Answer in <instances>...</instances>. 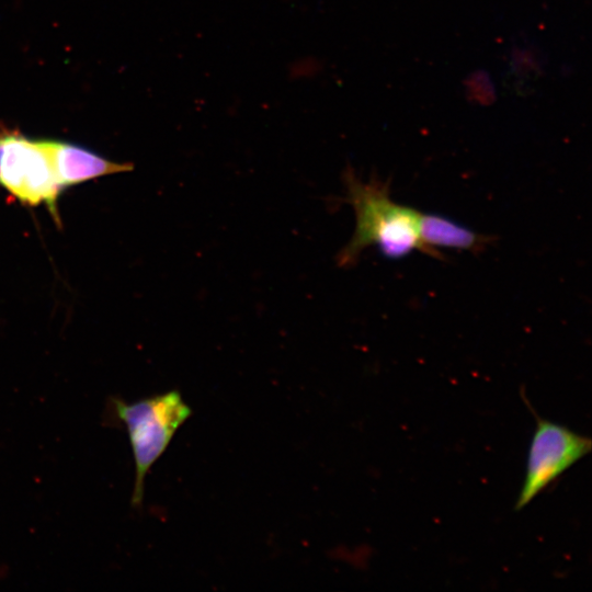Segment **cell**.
<instances>
[{
  "instance_id": "obj_1",
  "label": "cell",
  "mask_w": 592,
  "mask_h": 592,
  "mask_svg": "<svg viewBox=\"0 0 592 592\" xmlns=\"http://www.w3.org/2000/svg\"><path fill=\"white\" fill-rule=\"evenodd\" d=\"M344 183V202L354 209L355 230L337 257L340 267L354 265L362 251L369 246L378 247L384 255L391 259L405 257L414 250L433 257L421 239V212L392 201L388 182L377 179L363 182L352 170H348Z\"/></svg>"
},
{
  "instance_id": "obj_5",
  "label": "cell",
  "mask_w": 592,
  "mask_h": 592,
  "mask_svg": "<svg viewBox=\"0 0 592 592\" xmlns=\"http://www.w3.org/2000/svg\"><path fill=\"white\" fill-rule=\"evenodd\" d=\"M55 175L66 189L105 175L133 170L129 162L112 161L93 150L67 140L45 138Z\"/></svg>"
},
{
  "instance_id": "obj_6",
  "label": "cell",
  "mask_w": 592,
  "mask_h": 592,
  "mask_svg": "<svg viewBox=\"0 0 592 592\" xmlns=\"http://www.w3.org/2000/svg\"><path fill=\"white\" fill-rule=\"evenodd\" d=\"M420 235L434 258L443 257L439 247L478 252L488 242L486 236L435 214L420 213Z\"/></svg>"
},
{
  "instance_id": "obj_2",
  "label": "cell",
  "mask_w": 592,
  "mask_h": 592,
  "mask_svg": "<svg viewBox=\"0 0 592 592\" xmlns=\"http://www.w3.org/2000/svg\"><path fill=\"white\" fill-rule=\"evenodd\" d=\"M113 410L127 430L135 463L132 505L139 506L144 499L147 473L164 453L192 410L178 390L134 402L113 399Z\"/></svg>"
},
{
  "instance_id": "obj_4",
  "label": "cell",
  "mask_w": 592,
  "mask_h": 592,
  "mask_svg": "<svg viewBox=\"0 0 592 592\" xmlns=\"http://www.w3.org/2000/svg\"><path fill=\"white\" fill-rule=\"evenodd\" d=\"M525 480L515 510L527 505L563 471L591 451V440L567 426L536 418Z\"/></svg>"
},
{
  "instance_id": "obj_3",
  "label": "cell",
  "mask_w": 592,
  "mask_h": 592,
  "mask_svg": "<svg viewBox=\"0 0 592 592\" xmlns=\"http://www.w3.org/2000/svg\"><path fill=\"white\" fill-rule=\"evenodd\" d=\"M0 186L23 205L46 206L60 224L58 200L65 189L55 175L45 138L0 127Z\"/></svg>"
}]
</instances>
